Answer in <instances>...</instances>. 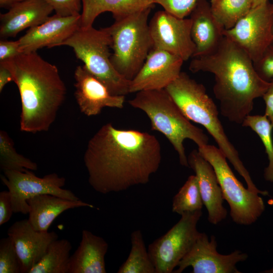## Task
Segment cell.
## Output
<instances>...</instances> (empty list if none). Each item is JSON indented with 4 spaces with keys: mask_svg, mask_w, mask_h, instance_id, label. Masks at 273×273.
<instances>
[{
    "mask_svg": "<svg viewBox=\"0 0 273 273\" xmlns=\"http://www.w3.org/2000/svg\"><path fill=\"white\" fill-rule=\"evenodd\" d=\"M161 147L154 135L103 125L89 140L83 156L88 183L107 194L149 183L159 168Z\"/></svg>",
    "mask_w": 273,
    "mask_h": 273,
    "instance_id": "6da1fadb",
    "label": "cell"
},
{
    "mask_svg": "<svg viewBox=\"0 0 273 273\" xmlns=\"http://www.w3.org/2000/svg\"><path fill=\"white\" fill-rule=\"evenodd\" d=\"M189 69L214 75L213 92L221 114L238 124L250 115L254 100L262 97L269 84L259 76L248 55L225 36L214 51L193 58Z\"/></svg>",
    "mask_w": 273,
    "mask_h": 273,
    "instance_id": "7a4b0ae2",
    "label": "cell"
},
{
    "mask_svg": "<svg viewBox=\"0 0 273 273\" xmlns=\"http://www.w3.org/2000/svg\"><path fill=\"white\" fill-rule=\"evenodd\" d=\"M0 64L12 73L20 94L22 131H47L63 104L66 87L57 66L36 52L20 53Z\"/></svg>",
    "mask_w": 273,
    "mask_h": 273,
    "instance_id": "3957f363",
    "label": "cell"
},
{
    "mask_svg": "<svg viewBox=\"0 0 273 273\" xmlns=\"http://www.w3.org/2000/svg\"><path fill=\"white\" fill-rule=\"evenodd\" d=\"M185 116L202 125L213 138L218 148L245 180L247 189L263 195L265 191L259 190L240 158L238 152L228 139L218 116V111L205 86L192 78L187 73L179 76L165 88Z\"/></svg>",
    "mask_w": 273,
    "mask_h": 273,
    "instance_id": "277c9868",
    "label": "cell"
},
{
    "mask_svg": "<svg viewBox=\"0 0 273 273\" xmlns=\"http://www.w3.org/2000/svg\"><path fill=\"white\" fill-rule=\"evenodd\" d=\"M129 105L144 112L150 120L151 129L162 133L177 153L180 164L189 167L184 141L190 139L198 147L208 144L204 131L192 124L164 89L136 93Z\"/></svg>",
    "mask_w": 273,
    "mask_h": 273,
    "instance_id": "5b68a950",
    "label": "cell"
},
{
    "mask_svg": "<svg viewBox=\"0 0 273 273\" xmlns=\"http://www.w3.org/2000/svg\"><path fill=\"white\" fill-rule=\"evenodd\" d=\"M152 8H147L115 19L106 27L111 40V63L117 71L131 80L143 65L153 49L148 18Z\"/></svg>",
    "mask_w": 273,
    "mask_h": 273,
    "instance_id": "8992f818",
    "label": "cell"
},
{
    "mask_svg": "<svg viewBox=\"0 0 273 273\" xmlns=\"http://www.w3.org/2000/svg\"><path fill=\"white\" fill-rule=\"evenodd\" d=\"M71 47L85 68L108 88L113 95L129 93L130 80L119 73L111 61V40L105 28L79 27L60 46Z\"/></svg>",
    "mask_w": 273,
    "mask_h": 273,
    "instance_id": "52a82bcc",
    "label": "cell"
},
{
    "mask_svg": "<svg viewBox=\"0 0 273 273\" xmlns=\"http://www.w3.org/2000/svg\"><path fill=\"white\" fill-rule=\"evenodd\" d=\"M198 150L215 171L233 221L244 225L254 223L265 210L264 201L259 194L245 188L237 179L218 148L207 144L198 147Z\"/></svg>",
    "mask_w": 273,
    "mask_h": 273,
    "instance_id": "ba28073f",
    "label": "cell"
},
{
    "mask_svg": "<svg viewBox=\"0 0 273 273\" xmlns=\"http://www.w3.org/2000/svg\"><path fill=\"white\" fill-rule=\"evenodd\" d=\"M202 215V210L183 213L166 233L149 245L155 273L173 272L197 240L200 234L197 225Z\"/></svg>",
    "mask_w": 273,
    "mask_h": 273,
    "instance_id": "9c48e42d",
    "label": "cell"
},
{
    "mask_svg": "<svg viewBox=\"0 0 273 273\" xmlns=\"http://www.w3.org/2000/svg\"><path fill=\"white\" fill-rule=\"evenodd\" d=\"M3 172L1 179L10 193L14 213L28 214L27 199L38 195L51 194L72 200H79L71 191L63 188L66 179L56 173L39 177L30 170Z\"/></svg>",
    "mask_w": 273,
    "mask_h": 273,
    "instance_id": "30bf717a",
    "label": "cell"
},
{
    "mask_svg": "<svg viewBox=\"0 0 273 273\" xmlns=\"http://www.w3.org/2000/svg\"><path fill=\"white\" fill-rule=\"evenodd\" d=\"M224 35L241 48L253 62L273 41V3L269 1L252 8Z\"/></svg>",
    "mask_w": 273,
    "mask_h": 273,
    "instance_id": "8fae6325",
    "label": "cell"
},
{
    "mask_svg": "<svg viewBox=\"0 0 273 273\" xmlns=\"http://www.w3.org/2000/svg\"><path fill=\"white\" fill-rule=\"evenodd\" d=\"M149 25L153 48L174 54L184 61L193 58L195 45L190 18H180L164 10L156 12Z\"/></svg>",
    "mask_w": 273,
    "mask_h": 273,
    "instance_id": "7c38bea8",
    "label": "cell"
},
{
    "mask_svg": "<svg viewBox=\"0 0 273 273\" xmlns=\"http://www.w3.org/2000/svg\"><path fill=\"white\" fill-rule=\"evenodd\" d=\"M217 242L214 235L210 240L204 233H200L189 251L180 261L177 268L173 273H181L186 268L192 267V273H240L236 264L248 258V255L240 250H235L228 255L216 250Z\"/></svg>",
    "mask_w": 273,
    "mask_h": 273,
    "instance_id": "4fadbf2b",
    "label": "cell"
},
{
    "mask_svg": "<svg viewBox=\"0 0 273 273\" xmlns=\"http://www.w3.org/2000/svg\"><path fill=\"white\" fill-rule=\"evenodd\" d=\"M184 61L174 54L153 48L130 80L129 93L165 88L179 76Z\"/></svg>",
    "mask_w": 273,
    "mask_h": 273,
    "instance_id": "5bb4252c",
    "label": "cell"
},
{
    "mask_svg": "<svg viewBox=\"0 0 273 273\" xmlns=\"http://www.w3.org/2000/svg\"><path fill=\"white\" fill-rule=\"evenodd\" d=\"M74 77V97L80 111L85 115H97L105 107L123 108L125 96L112 95L107 86L84 65L76 68Z\"/></svg>",
    "mask_w": 273,
    "mask_h": 273,
    "instance_id": "9a60e30c",
    "label": "cell"
},
{
    "mask_svg": "<svg viewBox=\"0 0 273 273\" xmlns=\"http://www.w3.org/2000/svg\"><path fill=\"white\" fill-rule=\"evenodd\" d=\"M81 14L62 16L55 14L42 24L30 28L19 39L21 53L36 52L38 49L59 47L80 27Z\"/></svg>",
    "mask_w": 273,
    "mask_h": 273,
    "instance_id": "2e32d148",
    "label": "cell"
},
{
    "mask_svg": "<svg viewBox=\"0 0 273 273\" xmlns=\"http://www.w3.org/2000/svg\"><path fill=\"white\" fill-rule=\"evenodd\" d=\"M7 234L15 245L22 273H29L44 256L50 244L58 239V234L54 231L35 230L28 219L13 223L9 228Z\"/></svg>",
    "mask_w": 273,
    "mask_h": 273,
    "instance_id": "e0dca14e",
    "label": "cell"
},
{
    "mask_svg": "<svg viewBox=\"0 0 273 273\" xmlns=\"http://www.w3.org/2000/svg\"><path fill=\"white\" fill-rule=\"evenodd\" d=\"M188 162L197 178L203 203L208 212V221L217 224L225 219L228 212L223 205L224 199L215 171L198 150L190 153Z\"/></svg>",
    "mask_w": 273,
    "mask_h": 273,
    "instance_id": "ac0fdd59",
    "label": "cell"
},
{
    "mask_svg": "<svg viewBox=\"0 0 273 273\" xmlns=\"http://www.w3.org/2000/svg\"><path fill=\"white\" fill-rule=\"evenodd\" d=\"M54 10L47 0H25L0 15L1 39L15 37L27 28L44 23Z\"/></svg>",
    "mask_w": 273,
    "mask_h": 273,
    "instance_id": "d6986e66",
    "label": "cell"
},
{
    "mask_svg": "<svg viewBox=\"0 0 273 273\" xmlns=\"http://www.w3.org/2000/svg\"><path fill=\"white\" fill-rule=\"evenodd\" d=\"M190 15L191 37L195 45L193 58L211 53L224 37L225 29L214 17L207 0H197Z\"/></svg>",
    "mask_w": 273,
    "mask_h": 273,
    "instance_id": "ffe728a7",
    "label": "cell"
},
{
    "mask_svg": "<svg viewBox=\"0 0 273 273\" xmlns=\"http://www.w3.org/2000/svg\"><path fill=\"white\" fill-rule=\"evenodd\" d=\"M27 202L29 206L28 220L37 231H48L55 219L64 211L75 208H96L81 200H72L51 194L33 196Z\"/></svg>",
    "mask_w": 273,
    "mask_h": 273,
    "instance_id": "44dd1931",
    "label": "cell"
},
{
    "mask_svg": "<svg viewBox=\"0 0 273 273\" xmlns=\"http://www.w3.org/2000/svg\"><path fill=\"white\" fill-rule=\"evenodd\" d=\"M108 249L104 239L83 230L79 245L70 256L68 273H106Z\"/></svg>",
    "mask_w": 273,
    "mask_h": 273,
    "instance_id": "7402d4cb",
    "label": "cell"
},
{
    "mask_svg": "<svg viewBox=\"0 0 273 273\" xmlns=\"http://www.w3.org/2000/svg\"><path fill=\"white\" fill-rule=\"evenodd\" d=\"M80 27L93 26L97 17L105 12L112 13L115 19L149 8H152L154 0H81Z\"/></svg>",
    "mask_w": 273,
    "mask_h": 273,
    "instance_id": "603a6c76",
    "label": "cell"
},
{
    "mask_svg": "<svg viewBox=\"0 0 273 273\" xmlns=\"http://www.w3.org/2000/svg\"><path fill=\"white\" fill-rule=\"evenodd\" d=\"M71 242L62 239L53 241L42 258L29 273H68Z\"/></svg>",
    "mask_w": 273,
    "mask_h": 273,
    "instance_id": "cb8c5ba5",
    "label": "cell"
},
{
    "mask_svg": "<svg viewBox=\"0 0 273 273\" xmlns=\"http://www.w3.org/2000/svg\"><path fill=\"white\" fill-rule=\"evenodd\" d=\"M131 249L118 273H155L154 265L147 250L142 232L135 230L130 235Z\"/></svg>",
    "mask_w": 273,
    "mask_h": 273,
    "instance_id": "d4e9b609",
    "label": "cell"
},
{
    "mask_svg": "<svg viewBox=\"0 0 273 273\" xmlns=\"http://www.w3.org/2000/svg\"><path fill=\"white\" fill-rule=\"evenodd\" d=\"M210 8L216 20L228 30L252 8V0H211Z\"/></svg>",
    "mask_w": 273,
    "mask_h": 273,
    "instance_id": "484cf974",
    "label": "cell"
},
{
    "mask_svg": "<svg viewBox=\"0 0 273 273\" xmlns=\"http://www.w3.org/2000/svg\"><path fill=\"white\" fill-rule=\"evenodd\" d=\"M242 125L250 127L261 140L268 160V165L264 170V178L266 181L273 183V126L264 114L249 115L244 119Z\"/></svg>",
    "mask_w": 273,
    "mask_h": 273,
    "instance_id": "4316f807",
    "label": "cell"
},
{
    "mask_svg": "<svg viewBox=\"0 0 273 273\" xmlns=\"http://www.w3.org/2000/svg\"><path fill=\"white\" fill-rule=\"evenodd\" d=\"M0 168L6 170L25 171L27 170H37V164L19 154L14 147V143L8 133L0 131Z\"/></svg>",
    "mask_w": 273,
    "mask_h": 273,
    "instance_id": "83f0119b",
    "label": "cell"
},
{
    "mask_svg": "<svg viewBox=\"0 0 273 273\" xmlns=\"http://www.w3.org/2000/svg\"><path fill=\"white\" fill-rule=\"evenodd\" d=\"M203 205L197 178L195 175H190L173 197L172 211L181 215L201 210Z\"/></svg>",
    "mask_w": 273,
    "mask_h": 273,
    "instance_id": "f1b7e54d",
    "label": "cell"
},
{
    "mask_svg": "<svg viewBox=\"0 0 273 273\" xmlns=\"http://www.w3.org/2000/svg\"><path fill=\"white\" fill-rule=\"evenodd\" d=\"M22 273L21 262L10 237L0 240V273Z\"/></svg>",
    "mask_w": 273,
    "mask_h": 273,
    "instance_id": "f546056e",
    "label": "cell"
},
{
    "mask_svg": "<svg viewBox=\"0 0 273 273\" xmlns=\"http://www.w3.org/2000/svg\"><path fill=\"white\" fill-rule=\"evenodd\" d=\"M197 0H154L155 4L161 5L164 10L180 18L190 15Z\"/></svg>",
    "mask_w": 273,
    "mask_h": 273,
    "instance_id": "4dcf8cb0",
    "label": "cell"
},
{
    "mask_svg": "<svg viewBox=\"0 0 273 273\" xmlns=\"http://www.w3.org/2000/svg\"><path fill=\"white\" fill-rule=\"evenodd\" d=\"M253 64L259 76L263 80L269 82L273 78V41Z\"/></svg>",
    "mask_w": 273,
    "mask_h": 273,
    "instance_id": "1f68e13d",
    "label": "cell"
},
{
    "mask_svg": "<svg viewBox=\"0 0 273 273\" xmlns=\"http://www.w3.org/2000/svg\"><path fill=\"white\" fill-rule=\"evenodd\" d=\"M56 14L62 16L80 15L81 0H47Z\"/></svg>",
    "mask_w": 273,
    "mask_h": 273,
    "instance_id": "d6a6232c",
    "label": "cell"
},
{
    "mask_svg": "<svg viewBox=\"0 0 273 273\" xmlns=\"http://www.w3.org/2000/svg\"><path fill=\"white\" fill-rule=\"evenodd\" d=\"M14 213L11 197L9 191L0 192V225L7 223Z\"/></svg>",
    "mask_w": 273,
    "mask_h": 273,
    "instance_id": "836d02e7",
    "label": "cell"
},
{
    "mask_svg": "<svg viewBox=\"0 0 273 273\" xmlns=\"http://www.w3.org/2000/svg\"><path fill=\"white\" fill-rule=\"evenodd\" d=\"M18 40L1 39L0 40V62L9 60L20 54Z\"/></svg>",
    "mask_w": 273,
    "mask_h": 273,
    "instance_id": "e575fe53",
    "label": "cell"
},
{
    "mask_svg": "<svg viewBox=\"0 0 273 273\" xmlns=\"http://www.w3.org/2000/svg\"><path fill=\"white\" fill-rule=\"evenodd\" d=\"M262 98L265 106L264 115L273 126V78L269 82L268 86Z\"/></svg>",
    "mask_w": 273,
    "mask_h": 273,
    "instance_id": "d590c367",
    "label": "cell"
},
{
    "mask_svg": "<svg viewBox=\"0 0 273 273\" xmlns=\"http://www.w3.org/2000/svg\"><path fill=\"white\" fill-rule=\"evenodd\" d=\"M11 81H13V77L11 71L5 66L0 64V92L5 86Z\"/></svg>",
    "mask_w": 273,
    "mask_h": 273,
    "instance_id": "8d00e7d4",
    "label": "cell"
},
{
    "mask_svg": "<svg viewBox=\"0 0 273 273\" xmlns=\"http://www.w3.org/2000/svg\"><path fill=\"white\" fill-rule=\"evenodd\" d=\"M24 1L25 0H0V7L9 10L14 5Z\"/></svg>",
    "mask_w": 273,
    "mask_h": 273,
    "instance_id": "74e56055",
    "label": "cell"
},
{
    "mask_svg": "<svg viewBox=\"0 0 273 273\" xmlns=\"http://www.w3.org/2000/svg\"><path fill=\"white\" fill-rule=\"evenodd\" d=\"M252 8L257 7L259 5L263 4L269 0H252Z\"/></svg>",
    "mask_w": 273,
    "mask_h": 273,
    "instance_id": "f35d334b",
    "label": "cell"
},
{
    "mask_svg": "<svg viewBox=\"0 0 273 273\" xmlns=\"http://www.w3.org/2000/svg\"><path fill=\"white\" fill-rule=\"evenodd\" d=\"M263 273H273V266L269 269L262 271Z\"/></svg>",
    "mask_w": 273,
    "mask_h": 273,
    "instance_id": "ab89813d",
    "label": "cell"
}]
</instances>
